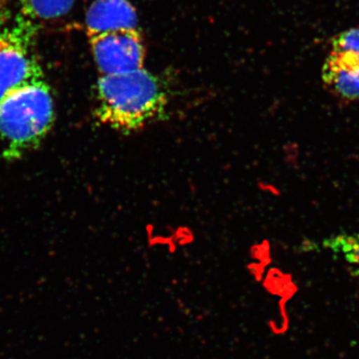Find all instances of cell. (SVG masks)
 <instances>
[{
    "instance_id": "6da1fadb",
    "label": "cell",
    "mask_w": 359,
    "mask_h": 359,
    "mask_svg": "<svg viewBox=\"0 0 359 359\" xmlns=\"http://www.w3.org/2000/svg\"><path fill=\"white\" fill-rule=\"evenodd\" d=\"M169 96L159 77L145 68L100 75L96 86V117L123 134L133 133L166 114Z\"/></svg>"
},
{
    "instance_id": "7a4b0ae2",
    "label": "cell",
    "mask_w": 359,
    "mask_h": 359,
    "mask_svg": "<svg viewBox=\"0 0 359 359\" xmlns=\"http://www.w3.org/2000/svg\"><path fill=\"white\" fill-rule=\"evenodd\" d=\"M55 122L53 96L45 76L23 82L0 100V139L7 161L39 147Z\"/></svg>"
},
{
    "instance_id": "3957f363",
    "label": "cell",
    "mask_w": 359,
    "mask_h": 359,
    "mask_svg": "<svg viewBox=\"0 0 359 359\" xmlns=\"http://www.w3.org/2000/svg\"><path fill=\"white\" fill-rule=\"evenodd\" d=\"M100 75H116L144 68L146 48L138 29H120L88 36Z\"/></svg>"
},
{
    "instance_id": "277c9868",
    "label": "cell",
    "mask_w": 359,
    "mask_h": 359,
    "mask_svg": "<svg viewBox=\"0 0 359 359\" xmlns=\"http://www.w3.org/2000/svg\"><path fill=\"white\" fill-rule=\"evenodd\" d=\"M321 79L337 95L359 101V28L335 35L321 68Z\"/></svg>"
},
{
    "instance_id": "5b68a950",
    "label": "cell",
    "mask_w": 359,
    "mask_h": 359,
    "mask_svg": "<svg viewBox=\"0 0 359 359\" xmlns=\"http://www.w3.org/2000/svg\"><path fill=\"white\" fill-rule=\"evenodd\" d=\"M43 76L39 61L25 45L0 32V100L18 85Z\"/></svg>"
},
{
    "instance_id": "8992f818",
    "label": "cell",
    "mask_w": 359,
    "mask_h": 359,
    "mask_svg": "<svg viewBox=\"0 0 359 359\" xmlns=\"http://www.w3.org/2000/svg\"><path fill=\"white\" fill-rule=\"evenodd\" d=\"M87 36L120 29H138V14L129 0H94L85 15Z\"/></svg>"
},
{
    "instance_id": "52a82bcc",
    "label": "cell",
    "mask_w": 359,
    "mask_h": 359,
    "mask_svg": "<svg viewBox=\"0 0 359 359\" xmlns=\"http://www.w3.org/2000/svg\"><path fill=\"white\" fill-rule=\"evenodd\" d=\"M323 247L341 257L351 266V273L359 278V231L340 233L325 238Z\"/></svg>"
},
{
    "instance_id": "ba28073f",
    "label": "cell",
    "mask_w": 359,
    "mask_h": 359,
    "mask_svg": "<svg viewBox=\"0 0 359 359\" xmlns=\"http://www.w3.org/2000/svg\"><path fill=\"white\" fill-rule=\"evenodd\" d=\"M33 15L42 20H53L67 15L75 0H25Z\"/></svg>"
}]
</instances>
